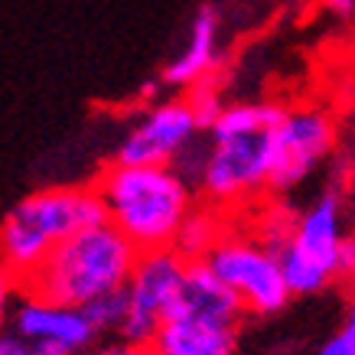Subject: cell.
I'll list each match as a JSON object with an SVG mask.
<instances>
[{"label":"cell","instance_id":"1","mask_svg":"<svg viewBox=\"0 0 355 355\" xmlns=\"http://www.w3.org/2000/svg\"><path fill=\"white\" fill-rule=\"evenodd\" d=\"M280 114L284 108L274 101H225L202 137L176 160V170L212 209L258 199L270 183Z\"/></svg>","mask_w":355,"mask_h":355},{"label":"cell","instance_id":"2","mask_svg":"<svg viewBox=\"0 0 355 355\" xmlns=\"http://www.w3.org/2000/svg\"><path fill=\"white\" fill-rule=\"evenodd\" d=\"M95 193L105 222L144 251L173 248L176 232L196 209L193 183L176 166H128L108 163L98 173Z\"/></svg>","mask_w":355,"mask_h":355},{"label":"cell","instance_id":"3","mask_svg":"<svg viewBox=\"0 0 355 355\" xmlns=\"http://www.w3.org/2000/svg\"><path fill=\"white\" fill-rule=\"evenodd\" d=\"M137 254V248L108 222L82 228L49 251L33 277L23 280L20 293L82 310L105 293L124 291Z\"/></svg>","mask_w":355,"mask_h":355},{"label":"cell","instance_id":"4","mask_svg":"<svg viewBox=\"0 0 355 355\" xmlns=\"http://www.w3.org/2000/svg\"><path fill=\"white\" fill-rule=\"evenodd\" d=\"M105 209L95 186H49L23 196L0 218V268H7L23 287L59 241L82 228L101 225Z\"/></svg>","mask_w":355,"mask_h":355},{"label":"cell","instance_id":"5","mask_svg":"<svg viewBox=\"0 0 355 355\" xmlns=\"http://www.w3.org/2000/svg\"><path fill=\"white\" fill-rule=\"evenodd\" d=\"M241 303L205 268V261L186 264L183 287L150 339V355H235Z\"/></svg>","mask_w":355,"mask_h":355},{"label":"cell","instance_id":"6","mask_svg":"<svg viewBox=\"0 0 355 355\" xmlns=\"http://www.w3.org/2000/svg\"><path fill=\"white\" fill-rule=\"evenodd\" d=\"M345 235V202L336 186L323 189L303 212L293 216L291 238L277 251L280 270L293 297L320 293L329 287V280H336Z\"/></svg>","mask_w":355,"mask_h":355},{"label":"cell","instance_id":"7","mask_svg":"<svg viewBox=\"0 0 355 355\" xmlns=\"http://www.w3.org/2000/svg\"><path fill=\"white\" fill-rule=\"evenodd\" d=\"M205 268L212 270L228 291L235 293L245 313L274 316L291 303V287L284 280L277 254L264 248L254 235H225L205 254Z\"/></svg>","mask_w":355,"mask_h":355},{"label":"cell","instance_id":"8","mask_svg":"<svg viewBox=\"0 0 355 355\" xmlns=\"http://www.w3.org/2000/svg\"><path fill=\"white\" fill-rule=\"evenodd\" d=\"M202 137V124L196 118L186 95L153 101L124 130L114 160L128 166H176L196 140Z\"/></svg>","mask_w":355,"mask_h":355},{"label":"cell","instance_id":"9","mask_svg":"<svg viewBox=\"0 0 355 355\" xmlns=\"http://www.w3.org/2000/svg\"><path fill=\"white\" fill-rule=\"evenodd\" d=\"M336 147V121L320 105L284 108L274 128V166H270V193H291L320 170Z\"/></svg>","mask_w":355,"mask_h":355},{"label":"cell","instance_id":"10","mask_svg":"<svg viewBox=\"0 0 355 355\" xmlns=\"http://www.w3.org/2000/svg\"><path fill=\"white\" fill-rule=\"evenodd\" d=\"M186 264L189 261H183L173 248L137 254V264H134L128 284H124L128 313H124V323L118 329L128 345H137V349L150 345L166 310L173 306L176 293L183 287Z\"/></svg>","mask_w":355,"mask_h":355},{"label":"cell","instance_id":"11","mask_svg":"<svg viewBox=\"0 0 355 355\" xmlns=\"http://www.w3.org/2000/svg\"><path fill=\"white\" fill-rule=\"evenodd\" d=\"M10 333L23 339L26 345L33 343H59L72 352H82L95 343V326L88 323V316L76 306L49 303L30 293H20L10 310Z\"/></svg>","mask_w":355,"mask_h":355},{"label":"cell","instance_id":"12","mask_svg":"<svg viewBox=\"0 0 355 355\" xmlns=\"http://www.w3.org/2000/svg\"><path fill=\"white\" fill-rule=\"evenodd\" d=\"M218 65H222V13L212 3H202L186 26L183 46L163 65L160 82L176 92H189L216 78Z\"/></svg>","mask_w":355,"mask_h":355},{"label":"cell","instance_id":"13","mask_svg":"<svg viewBox=\"0 0 355 355\" xmlns=\"http://www.w3.org/2000/svg\"><path fill=\"white\" fill-rule=\"evenodd\" d=\"M228 228L218 216V209L205 205V209H193L186 222L176 232V241H173V251L183 261H202L212 248L218 245V238L225 235Z\"/></svg>","mask_w":355,"mask_h":355},{"label":"cell","instance_id":"14","mask_svg":"<svg viewBox=\"0 0 355 355\" xmlns=\"http://www.w3.org/2000/svg\"><path fill=\"white\" fill-rule=\"evenodd\" d=\"M82 313L88 316V323L95 326V333H118L121 323H124V313H128L124 291L98 297V300H92L88 306H82Z\"/></svg>","mask_w":355,"mask_h":355},{"label":"cell","instance_id":"15","mask_svg":"<svg viewBox=\"0 0 355 355\" xmlns=\"http://www.w3.org/2000/svg\"><path fill=\"white\" fill-rule=\"evenodd\" d=\"M186 98H189V105H193V111H196V118H199V124H202V130L218 118V111L225 108V98H222V92H218L216 78H209V82H202V85L189 88Z\"/></svg>","mask_w":355,"mask_h":355},{"label":"cell","instance_id":"16","mask_svg":"<svg viewBox=\"0 0 355 355\" xmlns=\"http://www.w3.org/2000/svg\"><path fill=\"white\" fill-rule=\"evenodd\" d=\"M17 293H20V284L13 277L7 268H0V320L7 323V316H10L13 303H17Z\"/></svg>","mask_w":355,"mask_h":355},{"label":"cell","instance_id":"17","mask_svg":"<svg viewBox=\"0 0 355 355\" xmlns=\"http://www.w3.org/2000/svg\"><path fill=\"white\" fill-rule=\"evenodd\" d=\"M336 277L355 280V232L343 238V248H339V264H336Z\"/></svg>","mask_w":355,"mask_h":355},{"label":"cell","instance_id":"18","mask_svg":"<svg viewBox=\"0 0 355 355\" xmlns=\"http://www.w3.org/2000/svg\"><path fill=\"white\" fill-rule=\"evenodd\" d=\"M316 355H355V345L349 343V339H345L343 333H336L333 339H326L323 349H320Z\"/></svg>","mask_w":355,"mask_h":355},{"label":"cell","instance_id":"19","mask_svg":"<svg viewBox=\"0 0 355 355\" xmlns=\"http://www.w3.org/2000/svg\"><path fill=\"white\" fill-rule=\"evenodd\" d=\"M0 355H30V345L23 343V339H17L13 333H7L0 339Z\"/></svg>","mask_w":355,"mask_h":355},{"label":"cell","instance_id":"20","mask_svg":"<svg viewBox=\"0 0 355 355\" xmlns=\"http://www.w3.org/2000/svg\"><path fill=\"white\" fill-rule=\"evenodd\" d=\"M92 355H147V349H137V345L121 343V345H101V349H95Z\"/></svg>","mask_w":355,"mask_h":355},{"label":"cell","instance_id":"21","mask_svg":"<svg viewBox=\"0 0 355 355\" xmlns=\"http://www.w3.org/2000/svg\"><path fill=\"white\" fill-rule=\"evenodd\" d=\"M30 355H76V352L65 349V345H59V343H33Z\"/></svg>","mask_w":355,"mask_h":355},{"label":"cell","instance_id":"22","mask_svg":"<svg viewBox=\"0 0 355 355\" xmlns=\"http://www.w3.org/2000/svg\"><path fill=\"white\" fill-rule=\"evenodd\" d=\"M339 333H343L345 339L355 345V303L349 306V310H345V320H343V329H339Z\"/></svg>","mask_w":355,"mask_h":355},{"label":"cell","instance_id":"23","mask_svg":"<svg viewBox=\"0 0 355 355\" xmlns=\"http://www.w3.org/2000/svg\"><path fill=\"white\" fill-rule=\"evenodd\" d=\"M3 326H7V323H3V320H0V339H3V336H7V333H3Z\"/></svg>","mask_w":355,"mask_h":355},{"label":"cell","instance_id":"24","mask_svg":"<svg viewBox=\"0 0 355 355\" xmlns=\"http://www.w3.org/2000/svg\"><path fill=\"white\" fill-rule=\"evenodd\" d=\"M147 355H150V352H147Z\"/></svg>","mask_w":355,"mask_h":355}]
</instances>
